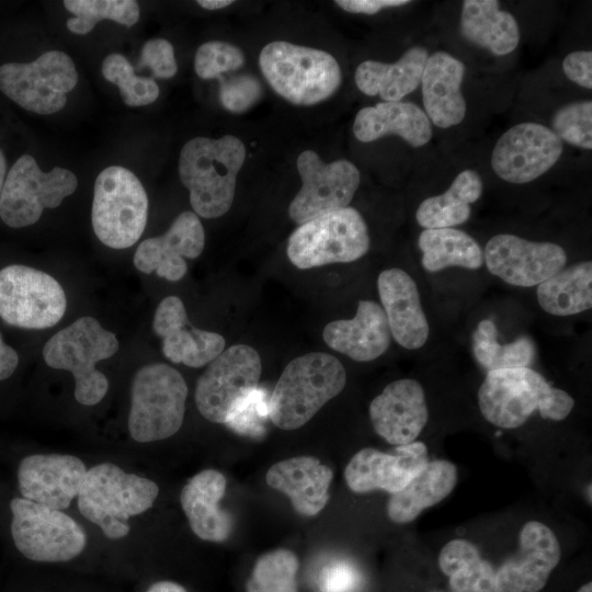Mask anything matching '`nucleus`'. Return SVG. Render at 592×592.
Segmentation results:
<instances>
[{"mask_svg":"<svg viewBox=\"0 0 592 592\" xmlns=\"http://www.w3.org/2000/svg\"><path fill=\"white\" fill-rule=\"evenodd\" d=\"M244 159L246 146L234 135L216 139L198 136L182 147L179 177L196 215L216 218L229 210Z\"/></svg>","mask_w":592,"mask_h":592,"instance_id":"nucleus-1","label":"nucleus"},{"mask_svg":"<svg viewBox=\"0 0 592 592\" xmlns=\"http://www.w3.org/2000/svg\"><path fill=\"white\" fill-rule=\"evenodd\" d=\"M478 405L491 424L515 429L536 410L543 419L563 420L574 399L531 367H516L488 372L478 390Z\"/></svg>","mask_w":592,"mask_h":592,"instance_id":"nucleus-2","label":"nucleus"},{"mask_svg":"<svg viewBox=\"0 0 592 592\" xmlns=\"http://www.w3.org/2000/svg\"><path fill=\"white\" fill-rule=\"evenodd\" d=\"M346 384L342 363L325 352H310L292 360L282 372L270 398V420L280 429L306 424Z\"/></svg>","mask_w":592,"mask_h":592,"instance_id":"nucleus-3","label":"nucleus"},{"mask_svg":"<svg viewBox=\"0 0 592 592\" xmlns=\"http://www.w3.org/2000/svg\"><path fill=\"white\" fill-rule=\"evenodd\" d=\"M159 493L158 485L112 463L87 470L78 493V509L111 539L129 533L130 516L149 510Z\"/></svg>","mask_w":592,"mask_h":592,"instance_id":"nucleus-4","label":"nucleus"},{"mask_svg":"<svg viewBox=\"0 0 592 592\" xmlns=\"http://www.w3.org/2000/svg\"><path fill=\"white\" fill-rule=\"evenodd\" d=\"M259 66L271 88L296 105L329 99L342 81L340 65L331 54L285 41L266 44L260 52Z\"/></svg>","mask_w":592,"mask_h":592,"instance_id":"nucleus-5","label":"nucleus"},{"mask_svg":"<svg viewBox=\"0 0 592 592\" xmlns=\"http://www.w3.org/2000/svg\"><path fill=\"white\" fill-rule=\"evenodd\" d=\"M116 335L92 317H81L55 333L43 348L46 364L69 371L75 378V398L84 406L99 403L107 392L109 380L95 368L118 350Z\"/></svg>","mask_w":592,"mask_h":592,"instance_id":"nucleus-6","label":"nucleus"},{"mask_svg":"<svg viewBox=\"0 0 592 592\" xmlns=\"http://www.w3.org/2000/svg\"><path fill=\"white\" fill-rule=\"evenodd\" d=\"M186 397V383L172 366L140 367L132 383L128 431L133 440L148 443L174 435L183 423Z\"/></svg>","mask_w":592,"mask_h":592,"instance_id":"nucleus-7","label":"nucleus"},{"mask_svg":"<svg viewBox=\"0 0 592 592\" xmlns=\"http://www.w3.org/2000/svg\"><path fill=\"white\" fill-rule=\"evenodd\" d=\"M148 214V197L138 178L128 169L111 166L94 183L91 220L98 239L112 249H126L141 237Z\"/></svg>","mask_w":592,"mask_h":592,"instance_id":"nucleus-8","label":"nucleus"},{"mask_svg":"<svg viewBox=\"0 0 592 592\" xmlns=\"http://www.w3.org/2000/svg\"><path fill=\"white\" fill-rule=\"evenodd\" d=\"M367 225L358 210L344 207L299 225L289 236L286 254L298 269L353 262L369 249Z\"/></svg>","mask_w":592,"mask_h":592,"instance_id":"nucleus-9","label":"nucleus"},{"mask_svg":"<svg viewBox=\"0 0 592 592\" xmlns=\"http://www.w3.org/2000/svg\"><path fill=\"white\" fill-rule=\"evenodd\" d=\"M11 534L18 550L39 562H64L87 545L84 530L69 515L24 498L10 502Z\"/></svg>","mask_w":592,"mask_h":592,"instance_id":"nucleus-10","label":"nucleus"},{"mask_svg":"<svg viewBox=\"0 0 592 592\" xmlns=\"http://www.w3.org/2000/svg\"><path fill=\"white\" fill-rule=\"evenodd\" d=\"M78 180L70 170L55 167L43 172L30 155L21 156L5 177L0 196V217L12 228L35 224L45 208L59 206L72 194Z\"/></svg>","mask_w":592,"mask_h":592,"instance_id":"nucleus-11","label":"nucleus"},{"mask_svg":"<svg viewBox=\"0 0 592 592\" xmlns=\"http://www.w3.org/2000/svg\"><path fill=\"white\" fill-rule=\"evenodd\" d=\"M77 82L72 59L60 50L46 52L32 62L0 66V91L21 107L42 115L60 111Z\"/></svg>","mask_w":592,"mask_h":592,"instance_id":"nucleus-12","label":"nucleus"},{"mask_svg":"<svg viewBox=\"0 0 592 592\" xmlns=\"http://www.w3.org/2000/svg\"><path fill=\"white\" fill-rule=\"evenodd\" d=\"M67 307L60 284L49 274L22 264L0 270V318L22 329L55 326Z\"/></svg>","mask_w":592,"mask_h":592,"instance_id":"nucleus-13","label":"nucleus"},{"mask_svg":"<svg viewBox=\"0 0 592 592\" xmlns=\"http://www.w3.org/2000/svg\"><path fill=\"white\" fill-rule=\"evenodd\" d=\"M261 373V357L252 346L236 344L224 350L197 379V410L210 422L225 423L232 406L258 387Z\"/></svg>","mask_w":592,"mask_h":592,"instance_id":"nucleus-14","label":"nucleus"},{"mask_svg":"<svg viewBox=\"0 0 592 592\" xmlns=\"http://www.w3.org/2000/svg\"><path fill=\"white\" fill-rule=\"evenodd\" d=\"M296 167L301 187L289 204L288 215L298 225L348 207L360 186V171L348 160L327 163L314 150H305Z\"/></svg>","mask_w":592,"mask_h":592,"instance_id":"nucleus-15","label":"nucleus"},{"mask_svg":"<svg viewBox=\"0 0 592 592\" xmlns=\"http://www.w3.org/2000/svg\"><path fill=\"white\" fill-rule=\"evenodd\" d=\"M483 263L503 282L520 287L537 286L565 267L567 253L549 241H531L512 234H499L487 242Z\"/></svg>","mask_w":592,"mask_h":592,"instance_id":"nucleus-16","label":"nucleus"},{"mask_svg":"<svg viewBox=\"0 0 592 592\" xmlns=\"http://www.w3.org/2000/svg\"><path fill=\"white\" fill-rule=\"evenodd\" d=\"M562 149L561 140L550 128L521 123L500 136L491 153V167L506 182L527 183L547 172Z\"/></svg>","mask_w":592,"mask_h":592,"instance_id":"nucleus-17","label":"nucleus"},{"mask_svg":"<svg viewBox=\"0 0 592 592\" xmlns=\"http://www.w3.org/2000/svg\"><path fill=\"white\" fill-rule=\"evenodd\" d=\"M428 463V447L420 441L396 446L392 453L365 447L350 459L344 478L355 493L384 490L392 494L406 487Z\"/></svg>","mask_w":592,"mask_h":592,"instance_id":"nucleus-18","label":"nucleus"},{"mask_svg":"<svg viewBox=\"0 0 592 592\" xmlns=\"http://www.w3.org/2000/svg\"><path fill=\"white\" fill-rule=\"evenodd\" d=\"M561 557L554 532L537 521L525 523L519 550L496 571V592H538L547 583Z\"/></svg>","mask_w":592,"mask_h":592,"instance_id":"nucleus-19","label":"nucleus"},{"mask_svg":"<svg viewBox=\"0 0 592 592\" xmlns=\"http://www.w3.org/2000/svg\"><path fill=\"white\" fill-rule=\"evenodd\" d=\"M86 474V465L76 456L34 454L19 465V489L24 499L61 511L78 496Z\"/></svg>","mask_w":592,"mask_h":592,"instance_id":"nucleus-20","label":"nucleus"},{"mask_svg":"<svg viewBox=\"0 0 592 592\" xmlns=\"http://www.w3.org/2000/svg\"><path fill=\"white\" fill-rule=\"evenodd\" d=\"M205 232L198 216L193 212L181 213L161 236L139 243L134 254V265L143 273L156 272L171 282L180 281L187 271L184 258L201 255Z\"/></svg>","mask_w":592,"mask_h":592,"instance_id":"nucleus-21","label":"nucleus"},{"mask_svg":"<svg viewBox=\"0 0 592 592\" xmlns=\"http://www.w3.org/2000/svg\"><path fill=\"white\" fill-rule=\"evenodd\" d=\"M152 329L162 339L164 356L177 364L202 367L225 350L224 337L195 328L187 318L183 301L173 295L158 305Z\"/></svg>","mask_w":592,"mask_h":592,"instance_id":"nucleus-22","label":"nucleus"},{"mask_svg":"<svg viewBox=\"0 0 592 592\" xmlns=\"http://www.w3.org/2000/svg\"><path fill=\"white\" fill-rule=\"evenodd\" d=\"M375 432L391 445L415 441L429 420L422 385L411 378L389 383L369 405Z\"/></svg>","mask_w":592,"mask_h":592,"instance_id":"nucleus-23","label":"nucleus"},{"mask_svg":"<svg viewBox=\"0 0 592 592\" xmlns=\"http://www.w3.org/2000/svg\"><path fill=\"white\" fill-rule=\"evenodd\" d=\"M377 289L391 338L408 350L422 348L430 327L414 280L401 269H387L377 277Z\"/></svg>","mask_w":592,"mask_h":592,"instance_id":"nucleus-24","label":"nucleus"},{"mask_svg":"<svg viewBox=\"0 0 592 592\" xmlns=\"http://www.w3.org/2000/svg\"><path fill=\"white\" fill-rule=\"evenodd\" d=\"M322 339L330 349L356 362H371L388 350L391 333L383 307L358 300L355 316L329 322Z\"/></svg>","mask_w":592,"mask_h":592,"instance_id":"nucleus-25","label":"nucleus"},{"mask_svg":"<svg viewBox=\"0 0 592 592\" xmlns=\"http://www.w3.org/2000/svg\"><path fill=\"white\" fill-rule=\"evenodd\" d=\"M465 65L446 52L428 57L422 78V99L428 118L437 127L458 125L466 115V102L460 91Z\"/></svg>","mask_w":592,"mask_h":592,"instance_id":"nucleus-26","label":"nucleus"},{"mask_svg":"<svg viewBox=\"0 0 592 592\" xmlns=\"http://www.w3.org/2000/svg\"><path fill=\"white\" fill-rule=\"evenodd\" d=\"M333 473L312 456L281 460L266 473L267 485L286 494L296 512L304 516L318 514L329 500Z\"/></svg>","mask_w":592,"mask_h":592,"instance_id":"nucleus-27","label":"nucleus"},{"mask_svg":"<svg viewBox=\"0 0 592 592\" xmlns=\"http://www.w3.org/2000/svg\"><path fill=\"white\" fill-rule=\"evenodd\" d=\"M226 486L220 471L205 469L193 476L181 490L180 502L190 527L203 540L224 542L231 533V517L219 506Z\"/></svg>","mask_w":592,"mask_h":592,"instance_id":"nucleus-28","label":"nucleus"},{"mask_svg":"<svg viewBox=\"0 0 592 592\" xmlns=\"http://www.w3.org/2000/svg\"><path fill=\"white\" fill-rule=\"evenodd\" d=\"M355 137L363 143L397 135L412 147L425 145L432 126L423 110L411 102H379L360 110L353 123Z\"/></svg>","mask_w":592,"mask_h":592,"instance_id":"nucleus-29","label":"nucleus"},{"mask_svg":"<svg viewBox=\"0 0 592 592\" xmlns=\"http://www.w3.org/2000/svg\"><path fill=\"white\" fill-rule=\"evenodd\" d=\"M456 483L457 467L452 462L431 460L406 487L391 494L387 515L398 524L412 522L423 510L445 499Z\"/></svg>","mask_w":592,"mask_h":592,"instance_id":"nucleus-30","label":"nucleus"},{"mask_svg":"<svg viewBox=\"0 0 592 592\" xmlns=\"http://www.w3.org/2000/svg\"><path fill=\"white\" fill-rule=\"evenodd\" d=\"M428 57L426 48L415 46L392 64L365 60L355 70V83L367 95L378 94L385 102L400 101L421 83Z\"/></svg>","mask_w":592,"mask_h":592,"instance_id":"nucleus-31","label":"nucleus"},{"mask_svg":"<svg viewBox=\"0 0 592 592\" xmlns=\"http://www.w3.org/2000/svg\"><path fill=\"white\" fill-rule=\"evenodd\" d=\"M463 36L494 55L512 53L520 42L515 18L499 9L497 0H466L460 16Z\"/></svg>","mask_w":592,"mask_h":592,"instance_id":"nucleus-32","label":"nucleus"},{"mask_svg":"<svg viewBox=\"0 0 592 592\" xmlns=\"http://www.w3.org/2000/svg\"><path fill=\"white\" fill-rule=\"evenodd\" d=\"M482 194V181L474 170L459 172L441 195L425 198L415 212L418 224L424 229L453 228L468 220L470 204Z\"/></svg>","mask_w":592,"mask_h":592,"instance_id":"nucleus-33","label":"nucleus"},{"mask_svg":"<svg viewBox=\"0 0 592 592\" xmlns=\"http://www.w3.org/2000/svg\"><path fill=\"white\" fill-rule=\"evenodd\" d=\"M540 308L553 316H572L592 307V262L562 267L537 285Z\"/></svg>","mask_w":592,"mask_h":592,"instance_id":"nucleus-34","label":"nucleus"},{"mask_svg":"<svg viewBox=\"0 0 592 592\" xmlns=\"http://www.w3.org/2000/svg\"><path fill=\"white\" fill-rule=\"evenodd\" d=\"M418 244L422 266L430 273L449 266L478 270L483 264V250L477 240L456 228L424 229Z\"/></svg>","mask_w":592,"mask_h":592,"instance_id":"nucleus-35","label":"nucleus"},{"mask_svg":"<svg viewBox=\"0 0 592 592\" xmlns=\"http://www.w3.org/2000/svg\"><path fill=\"white\" fill-rule=\"evenodd\" d=\"M439 567L453 592H496V570L468 540L448 542L439 555Z\"/></svg>","mask_w":592,"mask_h":592,"instance_id":"nucleus-36","label":"nucleus"},{"mask_svg":"<svg viewBox=\"0 0 592 592\" xmlns=\"http://www.w3.org/2000/svg\"><path fill=\"white\" fill-rule=\"evenodd\" d=\"M476 361L488 372L503 368L528 367L535 357V345L528 337L510 343L498 342V329L490 319L481 320L473 335Z\"/></svg>","mask_w":592,"mask_h":592,"instance_id":"nucleus-37","label":"nucleus"},{"mask_svg":"<svg viewBox=\"0 0 592 592\" xmlns=\"http://www.w3.org/2000/svg\"><path fill=\"white\" fill-rule=\"evenodd\" d=\"M65 8L73 14L67 20L68 30L84 35L101 20H112L127 27L139 20V5L134 0H66Z\"/></svg>","mask_w":592,"mask_h":592,"instance_id":"nucleus-38","label":"nucleus"},{"mask_svg":"<svg viewBox=\"0 0 592 592\" xmlns=\"http://www.w3.org/2000/svg\"><path fill=\"white\" fill-rule=\"evenodd\" d=\"M296 555L284 548L263 554L247 581V592H298Z\"/></svg>","mask_w":592,"mask_h":592,"instance_id":"nucleus-39","label":"nucleus"},{"mask_svg":"<svg viewBox=\"0 0 592 592\" xmlns=\"http://www.w3.org/2000/svg\"><path fill=\"white\" fill-rule=\"evenodd\" d=\"M104 78L116 84L128 106H144L159 96V87L150 77L136 76L132 64L121 54H111L102 62Z\"/></svg>","mask_w":592,"mask_h":592,"instance_id":"nucleus-40","label":"nucleus"},{"mask_svg":"<svg viewBox=\"0 0 592 592\" xmlns=\"http://www.w3.org/2000/svg\"><path fill=\"white\" fill-rule=\"evenodd\" d=\"M559 139L583 149H592V102L576 101L561 106L550 121Z\"/></svg>","mask_w":592,"mask_h":592,"instance_id":"nucleus-41","label":"nucleus"},{"mask_svg":"<svg viewBox=\"0 0 592 592\" xmlns=\"http://www.w3.org/2000/svg\"><path fill=\"white\" fill-rule=\"evenodd\" d=\"M269 398L259 386L248 391L232 406L225 424L238 434L261 436L270 419Z\"/></svg>","mask_w":592,"mask_h":592,"instance_id":"nucleus-42","label":"nucleus"},{"mask_svg":"<svg viewBox=\"0 0 592 592\" xmlns=\"http://www.w3.org/2000/svg\"><path fill=\"white\" fill-rule=\"evenodd\" d=\"M243 64L244 55L238 46L221 41H209L197 48L194 69L202 79H219L223 73L235 71Z\"/></svg>","mask_w":592,"mask_h":592,"instance_id":"nucleus-43","label":"nucleus"},{"mask_svg":"<svg viewBox=\"0 0 592 592\" xmlns=\"http://www.w3.org/2000/svg\"><path fill=\"white\" fill-rule=\"evenodd\" d=\"M219 80V99L229 112L242 113L257 103L262 95V86L251 75L240 73L227 79L220 77Z\"/></svg>","mask_w":592,"mask_h":592,"instance_id":"nucleus-44","label":"nucleus"},{"mask_svg":"<svg viewBox=\"0 0 592 592\" xmlns=\"http://www.w3.org/2000/svg\"><path fill=\"white\" fill-rule=\"evenodd\" d=\"M361 584L358 569L349 560L327 562L318 573L319 592H355Z\"/></svg>","mask_w":592,"mask_h":592,"instance_id":"nucleus-45","label":"nucleus"},{"mask_svg":"<svg viewBox=\"0 0 592 592\" xmlns=\"http://www.w3.org/2000/svg\"><path fill=\"white\" fill-rule=\"evenodd\" d=\"M149 68L155 78L169 79L178 71L174 50L164 38H152L145 43L137 69Z\"/></svg>","mask_w":592,"mask_h":592,"instance_id":"nucleus-46","label":"nucleus"},{"mask_svg":"<svg viewBox=\"0 0 592 592\" xmlns=\"http://www.w3.org/2000/svg\"><path fill=\"white\" fill-rule=\"evenodd\" d=\"M562 69L572 82L592 89V52L577 50L568 54L562 61Z\"/></svg>","mask_w":592,"mask_h":592,"instance_id":"nucleus-47","label":"nucleus"},{"mask_svg":"<svg viewBox=\"0 0 592 592\" xmlns=\"http://www.w3.org/2000/svg\"><path fill=\"white\" fill-rule=\"evenodd\" d=\"M408 0H338L335 3L343 10L351 13L374 14L379 10L390 7H401Z\"/></svg>","mask_w":592,"mask_h":592,"instance_id":"nucleus-48","label":"nucleus"},{"mask_svg":"<svg viewBox=\"0 0 592 592\" xmlns=\"http://www.w3.org/2000/svg\"><path fill=\"white\" fill-rule=\"evenodd\" d=\"M19 365L16 351L4 343L0 333V380L9 378Z\"/></svg>","mask_w":592,"mask_h":592,"instance_id":"nucleus-49","label":"nucleus"},{"mask_svg":"<svg viewBox=\"0 0 592 592\" xmlns=\"http://www.w3.org/2000/svg\"><path fill=\"white\" fill-rule=\"evenodd\" d=\"M146 592H187L185 588L173 581H158L151 584Z\"/></svg>","mask_w":592,"mask_h":592,"instance_id":"nucleus-50","label":"nucleus"},{"mask_svg":"<svg viewBox=\"0 0 592 592\" xmlns=\"http://www.w3.org/2000/svg\"><path fill=\"white\" fill-rule=\"evenodd\" d=\"M231 0H198L197 4L206 10H219L232 4Z\"/></svg>","mask_w":592,"mask_h":592,"instance_id":"nucleus-51","label":"nucleus"},{"mask_svg":"<svg viewBox=\"0 0 592 592\" xmlns=\"http://www.w3.org/2000/svg\"><path fill=\"white\" fill-rule=\"evenodd\" d=\"M7 177V161L3 151L0 148V196Z\"/></svg>","mask_w":592,"mask_h":592,"instance_id":"nucleus-52","label":"nucleus"},{"mask_svg":"<svg viewBox=\"0 0 592 592\" xmlns=\"http://www.w3.org/2000/svg\"><path fill=\"white\" fill-rule=\"evenodd\" d=\"M577 592H592V583L591 582L585 583Z\"/></svg>","mask_w":592,"mask_h":592,"instance_id":"nucleus-53","label":"nucleus"}]
</instances>
